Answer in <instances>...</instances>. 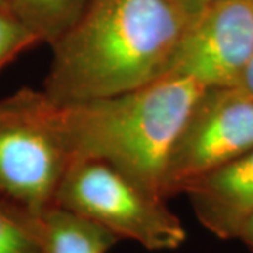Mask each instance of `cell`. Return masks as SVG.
<instances>
[{"label":"cell","instance_id":"obj_4","mask_svg":"<svg viewBox=\"0 0 253 253\" xmlns=\"http://www.w3.org/2000/svg\"><path fill=\"white\" fill-rule=\"evenodd\" d=\"M54 206L90 219L120 241H134L152 252L174 251L187 238L165 200L99 161H73L56 190Z\"/></svg>","mask_w":253,"mask_h":253},{"label":"cell","instance_id":"obj_5","mask_svg":"<svg viewBox=\"0 0 253 253\" xmlns=\"http://www.w3.org/2000/svg\"><path fill=\"white\" fill-rule=\"evenodd\" d=\"M253 149V100L235 89H206L176 136L163 174V197Z\"/></svg>","mask_w":253,"mask_h":253},{"label":"cell","instance_id":"obj_3","mask_svg":"<svg viewBox=\"0 0 253 253\" xmlns=\"http://www.w3.org/2000/svg\"><path fill=\"white\" fill-rule=\"evenodd\" d=\"M72 163L44 90L24 87L0 100V196L40 215Z\"/></svg>","mask_w":253,"mask_h":253},{"label":"cell","instance_id":"obj_6","mask_svg":"<svg viewBox=\"0 0 253 253\" xmlns=\"http://www.w3.org/2000/svg\"><path fill=\"white\" fill-rule=\"evenodd\" d=\"M253 58V0H218L190 20L166 76L235 87Z\"/></svg>","mask_w":253,"mask_h":253},{"label":"cell","instance_id":"obj_15","mask_svg":"<svg viewBox=\"0 0 253 253\" xmlns=\"http://www.w3.org/2000/svg\"><path fill=\"white\" fill-rule=\"evenodd\" d=\"M0 9L7 10V11H9V9H7V3H6V0H0Z\"/></svg>","mask_w":253,"mask_h":253},{"label":"cell","instance_id":"obj_2","mask_svg":"<svg viewBox=\"0 0 253 253\" xmlns=\"http://www.w3.org/2000/svg\"><path fill=\"white\" fill-rule=\"evenodd\" d=\"M204 90L189 78L163 76L117 96L55 103V118L72 162L107 163L141 189L165 200L168 158Z\"/></svg>","mask_w":253,"mask_h":253},{"label":"cell","instance_id":"obj_12","mask_svg":"<svg viewBox=\"0 0 253 253\" xmlns=\"http://www.w3.org/2000/svg\"><path fill=\"white\" fill-rule=\"evenodd\" d=\"M235 89H238L242 94H245L248 99L253 100V58L246 65L245 71L236 83Z\"/></svg>","mask_w":253,"mask_h":253},{"label":"cell","instance_id":"obj_8","mask_svg":"<svg viewBox=\"0 0 253 253\" xmlns=\"http://www.w3.org/2000/svg\"><path fill=\"white\" fill-rule=\"evenodd\" d=\"M38 221L44 253H107L120 241L96 222L54 204Z\"/></svg>","mask_w":253,"mask_h":253},{"label":"cell","instance_id":"obj_1","mask_svg":"<svg viewBox=\"0 0 253 253\" xmlns=\"http://www.w3.org/2000/svg\"><path fill=\"white\" fill-rule=\"evenodd\" d=\"M193 17L181 0H89L51 45L44 93L56 104H69L159 81Z\"/></svg>","mask_w":253,"mask_h":253},{"label":"cell","instance_id":"obj_7","mask_svg":"<svg viewBox=\"0 0 253 253\" xmlns=\"http://www.w3.org/2000/svg\"><path fill=\"white\" fill-rule=\"evenodd\" d=\"M184 194L210 232L222 239L238 238L253 214V149L194 180Z\"/></svg>","mask_w":253,"mask_h":253},{"label":"cell","instance_id":"obj_13","mask_svg":"<svg viewBox=\"0 0 253 253\" xmlns=\"http://www.w3.org/2000/svg\"><path fill=\"white\" fill-rule=\"evenodd\" d=\"M238 238L244 241L245 245L253 252V214L245 221V224L238 234Z\"/></svg>","mask_w":253,"mask_h":253},{"label":"cell","instance_id":"obj_11","mask_svg":"<svg viewBox=\"0 0 253 253\" xmlns=\"http://www.w3.org/2000/svg\"><path fill=\"white\" fill-rule=\"evenodd\" d=\"M37 42L40 40L31 30L10 11L0 9V71L18 54Z\"/></svg>","mask_w":253,"mask_h":253},{"label":"cell","instance_id":"obj_14","mask_svg":"<svg viewBox=\"0 0 253 253\" xmlns=\"http://www.w3.org/2000/svg\"><path fill=\"white\" fill-rule=\"evenodd\" d=\"M183 1V4L187 7L190 13L193 14V16H196L199 11L204 9V7H207L210 6L211 3H214V1H218V0H181Z\"/></svg>","mask_w":253,"mask_h":253},{"label":"cell","instance_id":"obj_10","mask_svg":"<svg viewBox=\"0 0 253 253\" xmlns=\"http://www.w3.org/2000/svg\"><path fill=\"white\" fill-rule=\"evenodd\" d=\"M0 253H44L38 215L1 196Z\"/></svg>","mask_w":253,"mask_h":253},{"label":"cell","instance_id":"obj_9","mask_svg":"<svg viewBox=\"0 0 253 253\" xmlns=\"http://www.w3.org/2000/svg\"><path fill=\"white\" fill-rule=\"evenodd\" d=\"M9 11L41 41L54 44L81 17L89 0H6Z\"/></svg>","mask_w":253,"mask_h":253}]
</instances>
